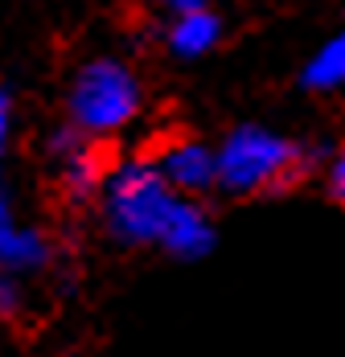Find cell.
Masks as SVG:
<instances>
[{
    "label": "cell",
    "mask_w": 345,
    "mask_h": 357,
    "mask_svg": "<svg viewBox=\"0 0 345 357\" xmlns=\"http://www.w3.org/2000/svg\"><path fill=\"white\" fill-rule=\"evenodd\" d=\"M316 165L309 144H296L267 128H239L218 148V189L235 197L284 193Z\"/></svg>",
    "instance_id": "1"
},
{
    "label": "cell",
    "mask_w": 345,
    "mask_h": 357,
    "mask_svg": "<svg viewBox=\"0 0 345 357\" xmlns=\"http://www.w3.org/2000/svg\"><path fill=\"white\" fill-rule=\"evenodd\" d=\"M99 197H103L107 230L124 247H161L169 218L181 202V193L165 181L156 160H148V156L111 169Z\"/></svg>",
    "instance_id": "2"
},
{
    "label": "cell",
    "mask_w": 345,
    "mask_h": 357,
    "mask_svg": "<svg viewBox=\"0 0 345 357\" xmlns=\"http://www.w3.org/2000/svg\"><path fill=\"white\" fill-rule=\"evenodd\" d=\"M140 111V82L115 58H95L70 82V119L82 136L103 140L128 128Z\"/></svg>",
    "instance_id": "3"
},
{
    "label": "cell",
    "mask_w": 345,
    "mask_h": 357,
    "mask_svg": "<svg viewBox=\"0 0 345 357\" xmlns=\"http://www.w3.org/2000/svg\"><path fill=\"white\" fill-rule=\"evenodd\" d=\"M50 152H54V165H58L62 193L70 202H91V197L103 193L111 169H107L103 152H99V140H91L74 128V132H58L50 140Z\"/></svg>",
    "instance_id": "4"
},
{
    "label": "cell",
    "mask_w": 345,
    "mask_h": 357,
    "mask_svg": "<svg viewBox=\"0 0 345 357\" xmlns=\"http://www.w3.org/2000/svg\"><path fill=\"white\" fill-rule=\"evenodd\" d=\"M152 160L181 197H202L210 189H218V148L202 140H172Z\"/></svg>",
    "instance_id": "5"
},
{
    "label": "cell",
    "mask_w": 345,
    "mask_h": 357,
    "mask_svg": "<svg viewBox=\"0 0 345 357\" xmlns=\"http://www.w3.org/2000/svg\"><path fill=\"white\" fill-rule=\"evenodd\" d=\"M50 238L37 230V226H21L17 214H13V202H8V189L0 181V271L8 275H29V271H41L50 263Z\"/></svg>",
    "instance_id": "6"
},
{
    "label": "cell",
    "mask_w": 345,
    "mask_h": 357,
    "mask_svg": "<svg viewBox=\"0 0 345 357\" xmlns=\"http://www.w3.org/2000/svg\"><path fill=\"white\" fill-rule=\"evenodd\" d=\"M214 243H218V230H214V218L206 214V206L193 197H181L169 218V230L161 238V250H169L172 259L198 263L214 250Z\"/></svg>",
    "instance_id": "7"
},
{
    "label": "cell",
    "mask_w": 345,
    "mask_h": 357,
    "mask_svg": "<svg viewBox=\"0 0 345 357\" xmlns=\"http://www.w3.org/2000/svg\"><path fill=\"white\" fill-rule=\"evenodd\" d=\"M222 41V21L214 8H189V13H177L169 25V50L177 58H202L214 45Z\"/></svg>",
    "instance_id": "8"
},
{
    "label": "cell",
    "mask_w": 345,
    "mask_h": 357,
    "mask_svg": "<svg viewBox=\"0 0 345 357\" xmlns=\"http://www.w3.org/2000/svg\"><path fill=\"white\" fill-rule=\"evenodd\" d=\"M300 82H304L309 91H316V95L345 91V33L329 37V41L312 54L304 74H300Z\"/></svg>",
    "instance_id": "9"
},
{
    "label": "cell",
    "mask_w": 345,
    "mask_h": 357,
    "mask_svg": "<svg viewBox=\"0 0 345 357\" xmlns=\"http://www.w3.org/2000/svg\"><path fill=\"white\" fill-rule=\"evenodd\" d=\"M21 284H17V275H8V271H0V317L8 321V317H17L21 312Z\"/></svg>",
    "instance_id": "10"
},
{
    "label": "cell",
    "mask_w": 345,
    "mask_h": 357,
    "mask_svg": "<svg viewBox=\"0 0 345 357\" xmlns=\"http://www.w3.org/2000/svg\"><path fill=\"white\" fill-rule=\"evenodd\" d=\"M329 197L345 210V144L333 152V160H329Z\"/></svg>",
    "instance_id": "11"
},
{
    "label": "cell",
    "mask_w": 345,
    "mask_h": 357,
    "mask_svg": "<svg viewBox=\"0 0 345 357\" xmlns=\"http://www.w3.org/2000/svg\"><path fill=\"white\" fill-rule=\"evenodd\" d=\"M8 132H13V103H8V95L0 91V152L8 148Z\"/></svg>",
    "instance_id": "12"
},
{
    "label": "cell",
    "mask_w": 345,
    "mask_h": 357,
    "mask_svg": "<svg viewBox=\"0 0 345 357\" xmlns=\"http://www.w3.org/2000/svg\"><path fill=\"white\" fill-rule=\"evenodd\" d=\"M161 4L169 8L172 17H177V13H189V8H206V0H161Z\"/></svg>",
    "instance_id": "13"
}]
</instances>
